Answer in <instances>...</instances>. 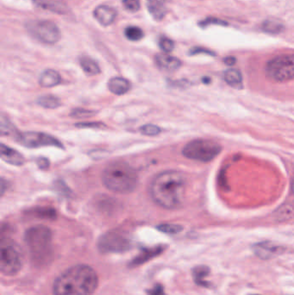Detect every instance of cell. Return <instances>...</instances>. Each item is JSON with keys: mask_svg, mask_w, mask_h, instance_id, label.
<instances>
[{"mask_svg": "<svg viewBox=\"0 0 294 295\" xmlns=\"http://www.w3.org/2000/svg\"><path fill=\"white\" fill-rule=\"evenodd\" d=\"M94 16L100 25L106 27L115 21L117 11L110 6H99L94 10Z\"/></svg>", "mask_w": 294, "mask_h": 295, "instance_id": "12", "label": "cell"}, {"mask_svg": "<svg viewBox=\"0 0 294 295\" xmlns=\"http://www.w3.org/2000/svg\"><path fill=\"white\" fill-rule=\"evenodd\" d=\"M34 216L42 219H55L56 218V212L54 208L37 207L32 210Z\"/></svg>", "mask_w": 294, "mask_h": 295, "instance_id": "25", "label": "cell"}, {"mask_svg": "<svg viewBox=\"0 0 294 295\" xmlns=\"http://www.w3.org/2000/svg\"><path fill=\"white\" fill-rule=\"evenodd\" d=\"M223 62L225 63L226 65L233 66L234 64H236V62H237V59L234 56H228V57H225L223 59Z\"/></svg>", "mask_w": 294, "mask_h": 295, "instance_id": "39", "label": "cell"}, {"mask_svg": "<svg viewBox=\"0 0 294 295\" xmlns=\"http://www.w3.org/2000/svg\"><path fill=\"white\" fill-rule=\"evenodd\" d=\"M222 151V147L217 142L211 140L197 139L188 142L185 146L182 153L190 160L209 162L216 158Z\"/></svg>", "mask_w": 294, "mask_h": 295, "instance_id": "5", "label": "cell"}, {"mask_svg": "<svg viewBox=\"0 0 294 295\" xmlns=\"http://www.w3.org/2000/svg\"><path fill=\"white\" fill-rule=\"evenodd\" d=\"M163 250H164V247L163 246H157V247H154L152 249H144L139 256L132 260V262H130V266L137 267V266L141 265L144 262H148L149 260L153 259L154 257L162 254Z\"/></svg>", "mask_w": 294, "mask_h": 295, "instance_id": "18", "label": "cell"}, {"mask_svg": "<svg viewBox=\"0 0 294 295\" xmlns=\"http://www.w3.org/2000/svg\"><path fill=\"white\" fill-rule=\"evenodd\" d=\"M266 74L269 79L285 82L294 79V55L284 54L273 58L266 65Z\"/></svg>", "mask_w": 294, "mask_h": 295, "instance_id": "7", "label": "cell"}, {"mask_svg": "<svg viewBox=\"0 0 294 295\" xmlns=\"http://www.w3.org/2000/svg\"><path fill=\"white\" fill-rule=\"evenodd\" d=\"M159 46L161 49L165 53H170L174 49V43L166 36H162L159 40Z\"/></svg>", "mask_w": 294, "mask_h": 295, "instance_id": "31", "label": "cell"}, {"mask_svg": "<svg viewBox=\"0 0 294 295\" xmlns=\"http://www.w3.org/2000/svg\"><path fill=\"white\" fill-rule=\"evenodd\" d=\"M75 125L78 128H100L103 124L99 123H79Z\"/></svg>", "mask_w": 294, "mask_h": 295, "instance_id": "38", "label": "cell"}, {"mask_svg": "<svg viewBox=\"0 0 294 295\" xmlns=\"http://www.w3.org/2000/svg\"><path fill=\"white\" fill-rule=\"evenodd\" d=\"M161 128L154 124H145L140 128V132L146 136H157L161 133Z\"/></svg>", "mask_w": 294, "mask_h": 295, "instance_id": "30", "label": "cell"}, {"mask_svg": "<svg viewBox=\"0 0 294 295\" xmlns=\"http://www.w3.org/2000/svg\"><path fill=\"white\" fill-rule=\"evenodd\" d=\"M256 295H257V294H256Z\"/></svg>", "mask_w": 294, "mask_h": 295, "instance_id": "42", "label": "cell"}, {"mask_svg": "<svg viewBox=\"0 0 294 295\" xmlns=\"http://www.w3.org/2000/svg\"><path fill=\"white\" fill-rule=\"evenodd\" d=\"M281 248L268 242L257 243L254 246L255 254L261 259L267 260L281 254Z\"/></svg>", "mask_w": 294, "mask_h": 295, "instance_id": "13", "label": "cell"}, {"mask_svg": "<svg viewBox=\"0 0 294 295\" xmlns=\"http://www.w3.org/2000/svg\"><path fill=\"white\" fill-rule=\"evenodd\" d=\"M99 284L94 268L85 264L73 266L58 276L53 286L54 295H93Z\"/></svg>", "mask_w": 294, "mask_h": 295, "instance_id": "2", "label": "cell"}, {"mask_svg": "<svg viewBox=\"0 0 294 295\" xmlns=\"http://www.w3.org/2000/svg\"><path fill=\"white\" fill-rule=\"evenodd\" d=\"M293 210V208L289 207V206H286L285 209L283 208L279 209V214L276 218L279 221H285V220L291 219L293 216V210Z\"/></svg>", "mask_w": 294, "mask_h": 295, "instance_id": "32", "label": "cell"}, {"mask_svg": "<svg viewBox=\"0 0 294 295\" xmlns=\"http://www.w3.org/2000/svg\"><path fill=\"white\" fill-rule=\"evenodd\" d=\"M155 62L160 69L166 71H175L182 67V60L174 56L166 54H159L155 56Z\"/></svg>", "mask_w": 294, "mask_h": 295, "instance_id": "15", "label": "cell"}, {"mask_svg": "<svg viewBox=\"0 0 294 295\" xmlns=\"http://www.w3.org/2000/svg\"><path fill=\"white\" fill-rule=\"evenodd\" d=\"M210 273V268L207 266H197L193 269V276L196 284L201 287H209V283L205 280Z\"/></svg>", "mask_w": 294, "mask_h": 295, "instance_id": "23", "label": "cell"}, {"mask_svg": "<svg viewBox=\"0 0 294 295\" xmlns=\"http://www.w3.org/2000/svg\"><path fill=\"white\" fill-rule=\"evenodd\" d=\"M0 154L1 159L6 161V163L11 164L13 166H21L25 163V157L22 154L3 143L1 144L0 148Z\"/></svg>", "mask_w": 294, "mask_h": 295, "instance_id": "14", "label": "cell"}, {"mask_svg": "<svg viewBox=\"0 0 294 295\" xmlns=\"http://www.w3.org/2000/svg\"><path fill=\"white\" fill-rule=\"evenodd\" d=\"M61 82L60 74L53 69H47L41 74L39 79V84L42 88H54Z\"/></svg>", "mask_w": 294, "mask_h": 295, "instance_id": "17", "label": "cell"}, {"mask_svg": "<svg viewBox=\"0 0 294 295\" xmlns=\"http://www.w3.org/2000/svg\"><path fill=\"white\" fill-rule=\"evenodd\" d=\"M261 28L264 32L273 34V35H279L283 33L286 30V26L283 22H281L280 19L273 18V17L264 20Z\"/></svg>", "mask_w": 294, "mask_h": 295, "instance_id": "20", "label": "cell"}, {"mask_svg": "<svg viewBox=\"0 0 294 295\" xmlns=\"http://www.w3.org/2000/svg\"><path fill=\"white\" fill-rule=\"evenodd\" d=\"M124 35L129 41H138L143 38L144 33L141 28L137 26H129L124 30Z\"/></svg>", "mask_w": 294, "mask_h": 295, "instance_id": "26", "label": "cell"}, {"mask_svg": "<svg viewBox=\"0 0 294 295\" xmlns=\"http://www.w3.org/2000/svg\"><path fill=\"white\" fill-rule=\"evenodd\" d=\"M108 88L116 95H124L130 89V83L122 77H114L108 82Z\"/></svg>", "mask_w": 294, "mask_h": 295, "instance_id": "16", "label": "cell"}, {"mask_svg": "<svg viewBox=\"0 0 294 295\" xmlns=\"http://www.w3.org/2000/svg\"><path fill=\"white\" fill-rule=\"evenodd\" d=\"M148 295H165L164 288L161 284H157L148 291Z\"/></svg>", "mask_w": 294, "mask_h": 295, "instance_id": "36", "label": "cell"}, {"mask_svg": "<svg viewBox=\"0 0 294 295\" xmlns=\"http://www.w3.org/2000/svg\"><path fill=\"white\" fill-rule=\"evenodd\" d=\"M105 187L116 194H130L138 183V173L125 161H113L102 174Z\"/></svg>", "mask_w": 294, "mask_h": 295, "instance_id": "3", "label": "cell"}, {"mask_svg": "<svg viewBox=\"0 0 294 295\" xmlns=\"http://www.w3.org/2000/svg\"><path fill=\"white\" fill-rule=\"evenodd\" d=\"M39 106L47 109H55L61 104L60 98L54 95L41 96L37 99Z\"/></svg>", "mask_w": 294, "mask_h": 295, "instance_id": "24", "label": "cell"}, {"mask_svg": "<svg viewBox=\"0 0 294 295\" xmlns=\"http://www.w3.org/2000/svg\"><path fill=\"white\" fill-rule=\"evenodd\" d=\"M147 7L154 19L161 21L166 16L165 1L164 0H147Z\"/></svg>", "mask_w": 294, "mask_h": 295, "instance_id": "19", "label": "cell"}, {"mask_svg": "<svg viewBox=\"0 0 294 295\" xmlns=\"http://www.w3.org/2000/svg\"><path fill=\"white\" fill-rule=\"evenodd\" d=\"M1 134L2 136L13 135L14 137H16L17 134L13 124L7 118H5L4 115L1 117Z\"/></svg>", "mask_w": 294, "mask_h": 295, "instance_id": "27", "label": "cell"}, {"mask_svg": "<svg viewBox=\"0 0 294 295\" xmlns=\"http://www.w3.org/2000/svg\"><path fill=\"white\" fill-rule=\"evenodd\" d=\"M131 243L124 233L119 230H110L101 236L98 242L99 251L108 253H122L130 249Z\"/></svg>", "mask_w": 294, "mask_h": 295, "instance_id": "9", "label": "cell"}, {"mask_svg": "<svg viewBox=\"0 0 294 295\" xmlns=\"http://www.w3.org/2000/svg\"><path fill=\"white\" fill-rule=\"evenodd\" d=\"M36 164L41 170H47L48 167H50V161L44 157L36 159Z\"/></svg>", "mask_w": 294, "mask_h": 295, "instance_id": "37", "label": "cell"}, {"mask_svg": "<svg viewBox=\"0 0 294 295\" xmlns=\"http://www.w3.org/2000/svg\"><path fill=\"white\" fill-rule=\"evenodd\" d=\"M292 190H293V192H294V181H293V184H292Z\"/></svg>", "mask_w": 294, "mask_h": 295, "instance_id": "41", "label": "cell"}, {"mask_svg": "<svg viewBox=\"0 0 294 295\" xmlns=\"http://www.w3.org/2000/svg\"><path fill=\"white\" fill-rule=\"evenodd\" d=\"M25 243L31 252V259L39 266L48 264L53 257L52 233L45 225H36L28 229Z\"/></svg>", "mask_w": 294, "mask_h": 295, "instance_id": "4", "label": "cell"}, {"mask_svg": "<svg viewBox=\"0 0 294 295\" xmlns=\"http://www.w3.org/2000/svg\"><path fill=\"white\" fill-rule=\"evenodd\" d=\"M211 25L226 26V25H228V23H226L223 20L219 19V18H215V17H208V18H206V19L202 20L201 22L198 23V25L202 28L207 27V26H209Z\"/></svg>", "mask_w": 294, "mask_h": 295, "instance_id": "34", "label": "cell"}, {"mask_svg": "<svg viewBox=\"0 0 294 295\" xmlns=\"http://www.w3.org/2000/svg\"><path fill=\"white\" fill-rule=\"evenodd\" d=\"M24 258L19 248L10 241L1 242L0 271L5 276H16L22 268Z\"/></svg>", "mask_w": 294, "mask_h": 295, "instance_id": "6", "label": "cell"}, {"mask_svg": "<svg viewBox=\"0 0 294 295\" xmlns=\"http://www.w3.org/2000/svg\"><path fill=\"white\" fill-rule=\"evenodd\" d=\"M186 178L182 173L168 170L160 173L150 183L149 194L161 207L173 210L180 207L184 201Z\"/></svg>", "mask_w": 294, "mask_h": 295, "instance_id": "1", "label": "cell"}, {"mask_svg": "<svg viewBox=\"0 0 294 295\" xmlns=\"http://www.w3.org/2000/svg\"><path fill=\"white\" fill-rule=\"evenodd\" d=\"M15 138L20 144L24 145L25 147L31 148V149L49 147V146L63 149L62 143L55 137L45 134V133H41V132L29 131V132H24V133H17Z\"/></svg>", "mask_w": 294, "mask_h": 295, "instance_id": "10", "label": "cell"}, {"mask_svg": "<svg viewBox=\"0 0 294 295\" xmlns=\"http://www.w3.org/2000/svg\"><path fill=\"white\" fill-rule=\"evenodd\" d=\"M157 229H159L160 231L166 233V234H177V233L182 231L183 227L179 224H160L159 226H157Z\"/></svg>", "mask_w": 294, "mask_h": 295, "instance_id": "28", "label": "cell"}, {"mask_svg": "<svg viewBox=\"0 0 294 295\" xmlns=\"http://www.w3.org/2000/svg\"><path fill=\"white\" fill-rule=\"evenodd\" d=\"M6 185H7V183H6V180H4L3 178H2V179H1V195H4L5 191L7 189L6 187Z\"/></svg>", "mask_w": 294, "mask_h": 295, "instance_id": "40", "label": "cell"}, {"mask_svg": "<svg viewBox=\"0 0 294 295\" xmlns=\"http://www.w3.org/2000/svg\"><path fill=\"white\" fill-rule=\"evenodd\" d=\"M33 2L44 10L60 15H66L70 11L67 4L64 0H33Z\"/></svg>", "mask_w": 294, "mask_h": 295, "instance_id": "11", "label": "cell"}, {"mask_svg": "<svg viewBox=\"0 0 294 295\" xmlns=\"http://www.w3.org/2000/svg\"><path fill=\"white\" fill-rule=\"evenodd\" d=\"M80 64L83 71L89 76H94L100 73V68L99 64L92 58L88 56H82L80 59Z\"/></svg>", "mask_w": 294, "mask_h": 295, "instance_id": "22", "label": "cell"}, {"mask_svg": "<svg viewBox=\"0 0 294 295\" xmlns=\"http://www.w3.org/2000/svg\"><path fill=\"white\" fill-rule=\"evenodd\" d=\"M96 112L90 110L82 109V108H76L73 110L71 112V117L75 118H91L95 115Z\"/></svg>", "mask_w": 294, "mask_h": 295, "instance_id": "29", "label": "cell"}, {"mask_svg": "<svg viewBox=\"0 0 294 295\" xmlns=\"http://www.w3.org/2000/svg\"><path fill=\"white\" fill-rule=\"evenodd\" d=\"M223 79L232 88L237 89L242 88V75L237 69H230L226 70L223 74Z\"/></svg>", "mask_w": 294, "mask_h": 295, "instance_id": "21", "label": "cell"}, {"mask_svg": "<svg viewBox=\"0 0 294 295\" xmlns=\"http://www.w3.org/2000/svg\"><path fill=\"white\" fill-rule=\"evenodd\" d=\"M123 5L127 11L132 13H135L140 9V1L139 0H123Z\"/></svg>", "mask_w": 294, "mask_h": 295, "instance_id": "33", "label": "cell"}, {"mask_svg": "<svg viewBox=\"0 0 294 295\" xmlns=\"http://www.w3.org/2000/svg\"><path fill=\"white\" fill-rule=\"evenodd\" d=\"M27 30L39 41L46 44H55L61 38V32L55 23L40 20L28 23Z\"/></svg>", "mask_w": 294, "mask_h": 295, "instance_id": "8", "label": "cell"}, {"mask_svg": "<svg viewBox=\"0 0 294 295\" xmlns=\"http://www.w3.org/2000/svg\"><path fill=\"white\" fill-rule=\"evenodd\" d=\"M190 54L191 55H198V54H206V55H213L214 56L215 53L212 52V50H209V49H203V48H199V47H195L193 49L190 50Z\"/></svg>", "mask_w": 294, "mask_h": 295, "instance_id": "35", "label": "cell"}]
</instances>
